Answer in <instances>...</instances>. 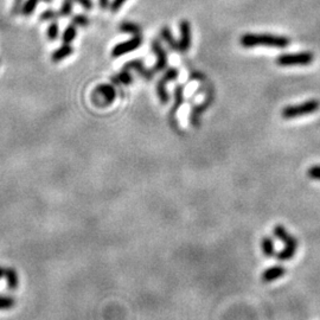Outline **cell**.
<instances>
[{
	"instance_id": "obj_1",
	"label": "cell",
	"mask_w": 320,
	"mask_h": 320,
	"mask_svg": "<svg viewBox=\"0 0 320 320\" xmlns=\"http://www.w3.org/2000/svg\"><path fill=\"white\" fill-rule=\"evenodd\" d=\"M241 45L243 47H255V46H268V47H279L285 49L290 45L291 40L287 37L275 36V34L268 33H246L241 37Z\"/></svg>"
},
{
	"instance_id": "obj_2",
	"label": "cell",
	"mask_w": 320,
	"mask_h": 320,
	"mask_svg": "<svg viewBox=\"0 0 320 320\" xmlns=\"http://www.w3.org/2000/svg\"><path fill=\"white\" fill-rule=\"evenodd\" d=\"M319 107H320L319 101L316 99H312V100L306 101V102L304 103L285 107L281 114H283V118L290 120V119L298 118V116L309 115V114L315 113L319 109Z\"/></svg>"
},
{
	"instance_id": "obj_3",
	"label": "cell",
	"mask_w": 320,
	"mask_h": 320,
	"mask_svg": "<svg viewBox=\"0 0 320 320\" xmlns=\"http://www.w3.org/2000/svg\"><path fill=\"white\" fill-rule=\"evenodd\" d=\"M315 61V55L310 51L298 53H284L277 58V63L281 66L293 65H310Z\"/></svg>"
},
{
	"instance_id": "obj_4",
	"label": "cell",
	"mask_w": 320,
	"mask_h": 320,
	"mask_svg": "<svg viewBox=\"0 0 320 320\" xmlns=\"http://www.w3.org/2000/svg\"><path fill=\"white\" fill-rule=\"evenodd\" d=\"M116 90L112 84H99L93 91V102L99 107H107L114 102Z\"/></svg>"
},
{
	"instance_id": "obj_5",
	"label": "cell",
	"mask_w": 320,
	"mask_h": 320,
	"mask_svg": "<svg viewBox=\"0 0 320 320\" xmlns=\"http://www.w3.org/2000/svg\"><path fill=\"white\" fill-rule=\"evenodd\" d=\"M141 44H142V38L140 34H139V36H133L131 39L116 44L112 50V57H114V58H118V57H121L123 55H126V53L134 51V50H137Z\"/></svg>"
},
{
	"instance_id": "obj_6",
	"label": "cell",
	"mask_w": 320,
	"mask_h": 320,
	"mask_svg": "<svg viewBox=\"0 0 320 320\" xmlns=\"http://www.w3.org/2000/svg\"><path fill=\"white\" fill-rule=\"evenodd\" d=\"M180 39H179V50L180 52H186L191 47L192 34H191V25L188 20H182L179 24Z\"/></svg>"
},
{
	"instance_id": "obj_7",
	"label": "cell",
	"mask_w": 320,
	"mask_h": 320,
	"mask_svg": "<svg viewBox=\"0 0 320 320\" xmlns=\"http://www.w3.org/2000/svg\"><path fill=\"white\" fill-rule=\"evenodd\" d=\"M151 47H152V50H153V52L156 53V56H157V63H156V65H154L153 71L154 72L164 71L165 69H166V66H167L166 51H165L164 47L161 46V44L159 43V40H157V39H154L153 42H152Z\"/></svg>"
},
{
	"instance_id": "obj_8",
	"label": "cell",
	"mask_w": 320,
	"mask_h": 320,
	"mask_svg": "<svg viewBox=\"0 0 320 320\" xmlns=\"http://www.w3.org/2000/svg\"><path fill=\"white\" fill-rule=\"evenodd\" d=\"M284 245L285 248L277 256L280 261H288L296 255L298 249V240L294 236L290 235V237L284 242Z\"/></svg>"
},
{
	"instance_id": "obj_9",
	"label": "cell",
	"mask_w": 320,
	"mask_h": 320,
	"mask_svg": "<svg viewBox=\"0 0 320 320\" xmlns=\"http://www.w3.org/2000/svg\"><path fill=\"white\" fill-rule=\"evenodd\" d=\"M123 68L128 69V70L137 71L139 75H141L142 77H145V78H146V80H148V81L153 78L154 71H153V70H150V69H147L146 66L144 65V63H142L141 61H139V59H134V61H131V62L126 63Z\"/></svg>"
},
{
	"instance_id": "obj_10",
	"label": "cell",
	"mask_w": 320,
	"mask_h": 320,
	"mask_svg": "<svg viewBox=\"0 0 320 320\" xmlns=\"http://www.w3.org/2000/svg\"><path fill=\"white\" fill-rule=\"evenodd\" d=\"M287 269L284 268L283 266H273V267L266 269V271L262 273L261 279L262 281L266 284L273 283V281L278 280V279L283 278L285 274H286Z\"/></svg>"
},
{
	"instance_id": "obj_11",
	"label": "cell",
	"mask_w": 320,
	"mask_h": 320,
	"mask_svg": "<svg viewBox=\"0 0 320 320\" xmlns=\"http://www.w3.org/2000/svg\"><path fill=\"white\" fill-rule=\"evenodd\" d=\"M72 52H74V49L70 44H63L61 47L56 49L55 51L51 53V59L53 63H58L63 61V59L66 58V57L71 56Z\"/></svg>"
},
{
	"instance_id": "obj_12",
	"label": "cell",
	"mask_w": 320,
	"mask_h": 320,
	"mask_svg": "<svg viewBox=\"0 0 320 320\" xmlns=\"http://www.w3.org/2000/svg\"><path fill=\"white\" fill-rule=\"evenodd\" d=\"M4 277L6 279V285H7L8 290L14 291L17 290L19 286V278L17 272L14 268H5Z\"/></svg>"
},
{
	"instance_id": "obj_13",
	"label": "cell",
	"mask_w": 320,
	"mask_h": 320,
	"mask_svg": "<svg viewBox=\"0 0 320 320\" xmlns=\"http://www.w3.org/2000/svg\"><path fill=\"white\" fill-rule=\"evenodd\" d=\"M112 82L114 84H120V85H128L133 82V76L131 72H129L128 69L122 68V70L119 72V74L114 75L112 77Z\"/></svg>"
},
{
	"instance_id": "obj_14",
	"label": "cell",
	"mask_w": 320,
	"mask_h": 320,
	"mask_svg": "<svg viewBox=\"0 0 320 320\" xmlns=\"http://www.w3.org/2000/svg\"><path fill=\"white\" fill-rule=\"evenodd\" d=\"M119 30L123 33H129L132 36H139L141 32V28L138 24L132 23V21H122L119 25Z\"/></svg>"
},
{
	"instance_id": "obj_15",
	"label": "cell",
	"mask_w": 320,
	"mask_h": 320,
	"mask_svg": "<svg viewBox=\"0 0 320 320\" xmlns=\"http://www.w3.org/2000/svg\"><path fill=\"white\" fill-rule=\"evenodd\" d=\"M160 36L165 40V42L169 44V46L171 47V49H173V50H176V51H178V50H179V44H178V42H177L176 39H174V37L172 36V33H171V31H170L169 27L165 26V27L161 28Z\"/></svg>"
},
{
	"instance_id": "obj_16",
	"label": "cell",
	"mask_w": 320,
	"mask_h": 320,
	"mask_svg": "<svg viewBox=\"0 0 320 320\" xmlns=\"http://www.w3.org/2000/svg\"><path fill=\"white\" fill-rule=\"evenodd\" d=\"M39 1H45V2H51L52 0H26V1L24 2L23 5H21V13L25 17H28V15H31L33 13V11L36 9L38 2Z\"/></svg>"
},
{
	"instance_id": "obj_17",
	"label": "cell",
	"mask_w": 320,
	"mask_h": 320,
	"mask_svg": "<svg viewBox=\"0 0 320 320\" xmlns=\"http://www.w3.org/2000/svg\"><path fill=\"white\" fill-rule=\"evenodd\" d=\"M261 249H262V253H264V255L267 256V258L273 256L275 254V247H274L273 239L268 236L264 237L261 241Z\"/></svg>"
},
{
	"instance_id": "obj_18",
	"label": "cell",
	"mask_w": 320,
	"mask_h": 320,
	"mask_svg": "<svg viewBox=\"0 0 320 320\" xmlns=\"http://www.w3.org/2000/svg\"><path fill=\"white\" fill-rule=\"evenodd\" d=\"M77 36V26L74 24H70L65 27V30L62 33V42L63 44H70L72 40Z\"/></svg>"
},
{
	"instance_id": "obj_19",
	"label": "cell",
	"mask_w": 320,
	"mask_h": 320,
	"mask_svg": "<svg viewBox=\"0 0 320 320\" xmlns=\"http://www.w3.org/2000/svg\"><path fill=\"white\" fill-rule=\"evenodd\" d=\"M166 83L167 82L165 81L163 77H161L157 84L158 97H159V101L163 104H166L167 102H169V99H170L169 94H167V91H166Z\"/></svg>"
},
{
	"instance_id": "obj_20",
	"label": "cell",
	"mask_w": 320,
	"mask_h": 320,
	"mask_svg": "<svg viewBox=\"0 0 320 320\" xmlns=\"http://www.w3.org/2000/svg\"><path fill=\"white\" fill-rule=\"evenodd\" d=\"M183 90H184L183 85H177L176 89H174V99H176V101H174L172 113H171L172 115H174V114L177 113V110H178L179 107L184 103V91Z\"/></svg>"
},
{
	"instance_id": "obj_21",
	"label": "cell",
	"mask_w": 320,
	"mask_h": 320,
	"mask_svg": "<svg viewBox=\"0 0 320 320\" xmlns=\"http://www.w3.org/2000/svg\"><path fill=\"white\" fill-rule=\"evenodd\" d=\"M15 305L14 298L0 296V311H5V310L12 309Z\"/></svg>"
},
{
	"instance_id": "obj_22",
	"label": "cell",
	"mask_w": 320,
	"mask_h": 320,
	"mask_svg": "<svg viewBox=\"0 0 320 320\" xmlns=\"http://www.w3.org/2000/svg\"><path fill=\"white\" fill-rule=\"evenodd\" d=\"M90 23L89 18L84 14H76L72 17L71 19V24H74L75 26H81V27H85L88 26Z\"/></svg>"
},
{
	"instance_id": "obj_23",
	"label": "cell",
	"mask_w": 320,
	"mask_h": 320,
	"mask_svg": "<svg viewBox=\"0 0 320 320\" xmlns=\"http://www.w3.org/2000/svg\"><path fill=\"white\" fill-rule=\"evenodd\" d=\"M273 234H274V236L277 237L278 240H280L283 243L288 239V237H290V234H288L287 229L285 227H283V226L274 227Z\"/></svg>"
},
{
	"instance_id": "obj_24",
	"label": "cell",
	"mask_w": 320,
	"mask_h": 320,
	"mask_svg": "<svg viewBox=\"0 0 320 320\" xmlns=\"http://www.w3.org/2000/svg\"><path fill=\"white\" fill-rule=\"evenodd\" d=\"M72 13V0H63L61 8H59V15L61 17H69Z\"/></svg>"
},
{
	"instance_id": "obj_25",
	"label": "cell",
	"mask_w": 320,
	"mask_h": 320,
	"mask_svg": "<svg viewBox=\"0 0 320 320\" xmlns=\"http://www.w3.org/2000/svg\"><path fill=\"white\" fill-rule=\"evenodd\" d=\"M58 34H59L58 24H57L56 21H52V23L47 26L46 37L49 38L50 40H55V39H57V37H58Z\"/></svg>"
},
{
	"instance_id": "obj_26",
	"label": "cell",
	"mask_w": 320,
	"mask_h": 320,
	"mask_svg": "<svg viewBox=\"0 0 320 320\" xmlns=\"http://www.w3.org/2000/svg\"><path fill=\"white\" fill-rule=\"evenodd\" d=\"M58 15H59V13H57L56 11H53V9L49 8V9H46V11L42 12V14H40L39 19H40V20H42V21L55 20V19L58 18Z\"/></svg>"
},
{
	"instance_id": "obj_27",
	"label": "cell",
	"mask_w": 320,
	"mask_h": 320,
	"mask_svg": "<svg viewBox=\"0 0 320 320\" xmlns=\"http://www.w3.org/2000/svg\"><path fill=\"white\" fill-rule=\"evenodd\" d=\"M307 176L310 179L320 180V165H315V166L310 167L307 171Z\"/></svg>"
},
{
	"instance_id": "obj_28",
	"label": "cell",
	"mask_w": 320,
	"mask_h": 320,
	"mask_svg": "<svg viewBox=\"0 0 320 320\" xmlns=\"http://www.w3.org/2000/svg\"><path fill=\"white\" fill-rule=\"evenodd\" d=\"M177 77H178V70L176 68H169L166 71H164L163 78L166 82L176 80Z\"/></svg>"
},
{
	"instance_id": "obj_29",
	"label": "cell",
	"mask_w": 320,
	"mask_h": 320,
	"mask_svg": "<svg viewBox=\"0 0 320 320\" xmlns=\"http://www.w3.org/2000/svg\"><path fill=\"white\" fill-rule=\"evenodd\" d=\"M127 1V0H113L112 4H109V8L112 12H118L120 8L122 7L123 4Z\"/></svg>"
},
{
	"instance_id": "obj_30",
	"label": "cell",
	"mask_w": 320,
	"mask_h": 320,
	"mask_svg": "<svg viewBox=\"0 0 320 320\" xmlns=\"http://www.w3.org/2000/svg\"><path fill=\"white\" fill-rule=\"evenodd\" d=\"M75 1L78 2V4L85 9L93 8V1H91V0H75Z\"/></svg>"
},
{
	"instance_id": "obj_31",
	"label": "cell",
	"mask_w": 320,
	"mask_h": 320,
	"mask_svg": "<svg viewBox=\"0 0 320 320\" xmlns=\"http://www.w3.org/2000/svg\"><path fill=\"white\" fill-rule=\"evenodd\" d=\"M21 5H23V0H14L13 7H12V13L18 14L21 8Z\"/></svg>"
},
{
	"instance_id": "obj_32",
	"label": "cell",
	"mask_w": 320,
	"mask_h": 320,
	"mask_svg": "<svg viewBox=\"0 0 320 320\" xmlns=\"http://www.w3.org/2000/svg\"><path fill=\"white\" fill-rule=\"evenodd\" d=\"M100 2V7L102 9H106L107 7H109V0H99Z\"/></svg>"
},
{
	"instance_id": "obj_33",
	"label": "cell",
	"mask_w": 320,
	"mask_h": 320,
	"mask_svg": "<svg viewBox=\"0 0 320 320\" xmlns=\"http://www.w3.org/2000/svg\"><path fill=\"white\" fill-rule=\"evenodd\" d=\"M4 273H5V268L4 267H0V278L4 277Z\"/></svg>"
}]
</instances>
